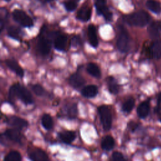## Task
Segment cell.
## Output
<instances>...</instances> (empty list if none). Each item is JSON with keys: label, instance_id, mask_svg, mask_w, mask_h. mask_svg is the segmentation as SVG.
<instances>
[{"label": "cell", "instance_id": "14", "mask_svg": "<svg viewBox=\"0 0 161 161\" xmlns=\"http://www.w3.org/2000/svg\"><path fill=\"white\" fill-rule=\"evenodd\" d=\"M87 36L90 45L94 48H97L98 46V40L97 36L96 28L92 24H91L88 26Z\"/></svg>", "mask_w": 161, "mask_h": 161}, {"label": "cell", "instance_id": "16", "mask_svg": "<svg viewBox=\"0 0 161 161\" xmlns=\"http://www.w3.org/2000/svg\"><path fill=\"white\" fill-rule=\"evenodd\" d=\"M5 64L6 66L11 69L12 71H13L16 75L18 76L23 77L24 75V71L23 69L21 68V67L18 64V63L12 59H7L5 61Z\"/></svg>", "mask_w": 161, "mask_h": 161}, {"label": "cell", "instance_id": "9", "mask_svg": "<svg viewBox=\"0 0 161 161\" xmlns=\"http://www.w3.org/2000/svg\"><path fill=\"white\" fill-rule=\"evenodd\" d=\"M28 158L34 161H44L48 160V157L45 152L38 148L31 149L28 152Z\"/></svg>", "mask_w": 161, "mask_h": 161}, {"label": "cell", "instance_id": "11", "mask_svg": "<svg viewBox=\"0 0 161 161\" xmlns=\"http://www.w3.org/2000/svg\"><path fill=\"white\" fill-rule=\"evenodd\" d=\"M4 137L7 138L8 140L13 141L16 143H20L22 140V135L21 133L20 130L17 128H10L7 129L3 133Z\"/></svg>", "mask_w": 161, "mask_h": 161}, {"label": "cell", "instance_id": "22", "mask_svg": "<svg viewBox=\"0 0 161 161\" xmlns=\"http://www.w3.org/2000/svg\"><path fill=\"white\" fill-rule=\"evenodd\" d=\"M8 35L11 38H13L16 40H20L22 38V31L21 29L15 26H11L8 27L7 30Z\"/></svg>", "mask_w": 161, "mask_h": 161}, {"label": "cell", "instance_id": "7", "mask_svg": "<svg viewBox=\"0 0 161 161\" xmlns=\"http://www.w3.org/2000/svg\"><path fill=\"white\" fill-rule=\"evenodd\" d=\"M36 49L41 55H48L51 49V40L47 37L41 36L38 40Z\"/></svg>", "mask_w": 161, "mask_h": 161}, {"label": "cell", "instance_id": "27", "mask_svg": "<svg viewBox=\"0 0 161 161\" xmlns=\"http://www.w3.org/2000/svg\"><path fill=\"white\" fill-rule=\"evenodd\" d=\"M41 123L43 127L47 130L52 129V128L53 127V119L51 116L48 114H44L42 116L41 119Z\"/></svg>", "mask_w": 161, "mask_h": 161}, {"label": "cell", "instance_id": "13", "mask_svg": "<svg viewBox=\"0 0 161 161\" xmlns=\"http://www.w3.org/2000/svg\"><path fill=\"white\" fill-rule=\"evenodd\" d=\"M148 32L150 37L157 39L161 35V21H153L148 28Z\"/></svg>", "mask_w": 161, "mask_h": 161}, {"label": "cell", "instance_id": "36", "mask_svg": "<svg viewBox=\"0 0 161 161\" xmlns=\"http://www.w3.org/2000/svg\"><path fill=\"white\" fill-rule=\"evenodd\" d=\"M161 104V92L158 94V106L160 105Z\"/></svg>", "mask_w": 161, "mask_h": 161}, {"label": "cell", "instance_id": "10", "mask_svg": "<svg viewBox=\"0 0 161 161\" xmlns=\"http://www.w3.org/2000/svg\"><path fill=\"white\" fill-rule=\"evenodd\" d=\"M67 38L64 34L59 32H55L53 45L54 48L58 51H64L65 49Z\"/></svg>", "mask_w": 161, "mask_h": 161}, {"label": "cell", "instance_id": "1", "mask_svg": "<svg viewBox=\"0 0 161 161\" xmlns=\"http://www.w3.org/2000/svg\"><path fill=\"white\" fill-rule=\"evenodd\" d=\"M8 97L10 101L19 99L25 104H31L34 102L33 96L28 89L19 83L14 84L9 88Z\"/></svg>", "mask_w": 161, "mask_h": 161}, {"label": "cell", "instance_id": "20", "mask_svg": "<svg viewBox=\"0 0 161 161\" xmlns=\"http://www.w3.org/2000/svg\"><path fill=\"white\" fill-rule=\"evenodd\" d=\"M108 90L110 93L113 94H116L119 92V86L118 84L115 79L112 76H109L106 79Z\"/></svg>", "mask_w": 161, "mask_h": 161}, {"label": "cell", "instance_id": "12", "mask_svg": "<svg viewBox=\"0 0 161 161\" xmlns=\"http://www.w3.org/2000/svg\"><path fill=\"white\" fill-rule=\"evenodd\" d=\"M92 15V8L89 6H83L77 13L76 18L81 21H88Z\"/></svg>", "mask_w": 161, "mask_h": 161}, {"label": "cell", "instance_id": "35", "mask_svg": "<svg viewBox=\"0 0 161 161\" xmlns=\"http://www.w3.org/2000/svg\"><path fill=\"white\" fill-rule=\"evenodd\" d=\"M128 127L131 131H135L138 127V125L133 121H130L128 125Z\"/></svg>", "mask_w": 161, "mask_h": 161}, {"label": "cell", "instance_id": "32", "mask_svg": "<svg viewBox=\"0 0 161 161\" xmlns=\"http://www.w3.org/2000/svg\"><path fill=\"white\" fill-rule=\"evenodd\" d=\"M31 89L33 92L38 96H42L45 94V90L40 84H34L31 86Z\"/></svg>", "mask_w": 161, "mask_h": 161}, {"label": "cell", "instance_id": "19", "mask_svg": "<svg viewBox=\"0 0 161 161\" xmlns=\"http://www.w3.org/2000/svg\"><path fill=\"white\" fill-rule=\"evenodd\" d=\"M150 53L152 57L159 59L161 57V42L155 40L150 48Z\"/></svg>", "mask_w": 161, "mask_h": 161}, {"label": "cell", "instance_id": "28", "mask_svg": "<svg viewBox=\"0 0 161 161\" xmlns=\"http://www.w3.org/2000/svg\"><path fill=\"white\" fill-rule=\"evenodd\" d=\"M21 160V155L18 152L13 150L10 152L4 158V161H20Z\"/></svg>", "mask_w": 161, "mask_h": 161}, {"label": "cell", "instance_id": "38", "mask_svg": "<svg viewBox=\"0 0 161 161\" xmlns=\"http://www.w3.org/2000/svg\"><path fill=\"white\" fill-rule=\"evenodd\" d=\"M4 1H6V2H9L10 1H11V0H4Z\"/></svg>", "mask_w": 161, "mask_h": 161}, {"label": "cell", "instance_id": "37", "mask_svg": "<svg viewBox=\"0 0 161 161\" xmlns=\"http://www.w3.org/2000/svg\"><path fill=\"white\" fill-rule=\"evenodd\" d=\"M45 1H47V2H51V1H54V0H45Z\"/></svg>", "mask_w": 161, "mask_h": 161}, {"label": "cell", "instance_id": "4", "mask_svg": "<svg viewBox=\"0 0 161 161\" xmlns=\"http://www.w3.org/2000/svg\"><path fill=\"white\" fill-rule=\"evenodd\" d=\"M100 121L105 131L111 129L112 125V116L109 108L106 105L100 106L97 109Z\"/></svg>", "mask_w": 161, "mask_h": 161}, {"label": "cell", "instance_id": "24", "mask_svg": "<svg viewBox=\"0 0 161 161\" xmlns=\"http://www.w3.org/2000/svg\"><path fill=\"white\" fill-rule=\"evenodd\" d=\"M87 72L92 77L96 78H99L101 77V72L100 69L97 65V64L94 63H89L86 67Z\"/></svg>", "mask_w": 161, "mask_h": 161}, {"label": "cell", "instance_id": "17", "mask_svg": "<svg viewBox=\"0 0 161 161\" xmlns=\"http://www.w3.org/2000/svg\"><path fill=\"white\" fill-rule=\"evenodd\" d=\"M60 140L66 143L70 144L76 138V134L73 131H64L58 134Z\"/></svg>", "mask_w": 161, "mask_h": 161}, {"label": "cell", "instance_id": "18", "mask_svg": "<svg viewBox=\"0 0 161 161\" xmlns=\"http://www.w3.org/2000/svg\"><path fill=\"white\" fill-rule=\"evenodd\" d=\"M98 93V89L96 85H87L84 87L82 91L81 94L84 97L87 98H91L96 96Z\"/></svg>", "mask_w": 161, "mask_h": 161}, {"label": "cell", "instance_id": "25", "mask_svg": "<svg viewBox=\"0 0 161 161\" xmlns=\"http://www.w3.org/2000/svg\"><path fill=\"white\" fill-rule=\"evenodd\" d=\"M114 143H114V138L111 136L108 135V136H106L103 139L101 143V146L103 150L108 151L111 150L114 147Z\"/></svg>", "mask_w": 161, "mask_h": 161}, {"label": "cell", "instance_id": "31", "mask_svg": "<svg viewBox=\"0 0 161 161\" xmlns=\"http://www.w3.org/2000/svg\"><path fill=\"white\" fill-rule=\"evenodd\" d=\"M8 19V12L4 8L1 9V23H0V26H1V31H2L4 29V27Z\"/></svg>", "mask_w": 161, "mask_h": 161}, {"label": "cell", "instance_id": "21", "mask_svg": "<svg viewBox=\"0 0 161 161\" xmlns=\"http://www.w3.org/2000/svg\"><path fill=\"white\" fill-rule=\"evenodd\" d=\"M149 111H150L149 101H146L140 103L138 106L137 114L139 118H145L148 116L149 113Z\"/></svg>", "mask_w": 161, "mask_h": 161}, {"label": "cell", "instance_id": "2", "mask_svg": "<svg viewBox=\"0 0 161 161\" xmlns=\"http://www.w3.org/2000/svg\"><path fill=\"white\" fill-rule=\"evenodd\" d=\"M150 16L145 11L140 10L130 14L124 16V21L130 26L143 27L150 21Z\"/></svg>", "mask_w": 161, "mask_h": 161}, {"label": "cell", "instance_id": "29", "mask_svg": "<svg viewBox=\"0 0 161 161\" xmlns=\"http://www.w3.org/2000/svg\"><path fill=\"white\" fill-rule=\"evenodd\" d=\"M135 99L133 97H130L128 99L122 106V110L125 113H130L133 109L135 106Z\"/></svg>", "mask_w": 161, "mask_h": 161}, {"label": "cell", "instance_id": "33", "mask_svg": "<svg viewBox=\"0 0 161 161\" xmlns=\"http://www.w3.org/2000/svg\"><path fill=\"white\" fill-rule=\"evenodd\" d=\"M112 160H124L125 158L123 155L119 152H114L112 154Z\"/></svg>", "mask_w": 161, "mask_h": 161}, {"label": "cell", "instance_id": "8", "mask_svg": "<svg viewBox=\"0 0 161 161\" xmlns=\"http://www.w3.org/2000/svg\"><path fill=\"white\" fill-rule=\"evenodd\" d=\"M6 122L10 126L20 130L24 128H26L28 125V123L26 120L16 116H10L9 118H7Z\"/></svg>", "mask_w": 161, "mask_h": 161}, {"label": "cell", "instance_id": "5", "mask_svg": "<svg viewBox=\"0 0 161 161\" xmlns=\"http://www.w3.org/2000/svg\"><path fill=\"white\" fill-rule=\"evenodd\" d=\"M13 19L23 27L30 28L34 25L33 19L24 11L16 9L12 13Z\"/></svg>", "mask_w": 161, "mask_h": 161}, {"label": "cell", "instance_id": "3", "mask_svg": "<svg viewBox=\"0 0 161 161\" xmlns=\"http://www.w3.org/2000/svg\"><path fill=\"white\" fill-rule=\"evenodd\" d=\"M116 46L123 53L127 52L130 49V35L127 30L121 25L118 26V37Z\"/></svg>", "mask_w": 161, "mask_h": 161}, {"label": "cell", "instance_id": "26", "mask_svg": "<svg viewBox=\"0 0 161 161\" xmlns=\"http://www.w3.org/2000/svg\"><path fill=\"white\" fill-rule=\"evenodd\" d=\"M146 6L150 11L154 13L158 14L161 12V5L159 2L155 0H147Z\"/></svg>", "mask_w": 161, "mask_h": 161}, {"label": "cell", "instance_id": "34", "mask_svg": "<svg viewBox=\"0 0 161 161\" xmlns=\"http://www.w3.org/2000/svg\"><path fill=\"white\" fill-rule=\"evenodd\" d=\"M80 40H80V38L79 36H74L72 38V40H71V45H72V46H73V47L78 46L81 43Z\"/></svg>", "mask_w": 161, "mask_h": 161}, {"label": "cell", "instance_id": "15", "mask_svg": "<svg viewBox=\"0 0 161 161\" xmlns=\"http://www.w3.org/2000/svg\"><path fill=\"white\" fill-rule=\"evenodd\" d=\"M69 84L75 89H78L86 83L84 78L78 73L72 74L69 78Z\"/></svg>", "mask_w": 161, "mask_h": 161}, {"label": "cell", "instance_id": "23", "mask_svg": "<svg viewBox=\"0 0 161 161\" xmlns=\"http://www.w3.org/2000/svg\"><path fill=\"white\" fill-rule=\"evenodd\" d=\"M65 113L66 116L69 119H75L77 117L78 113L77 104L75 103H72L67 105L65 108Z\"/></svg>", "mask_w": 161, "mask_h": 161}, {"label": "cell", "instance_id": "6", "mask_svg": "<svg viewBox=\"0 0 161 161\" xmlns=\"http://www.w3.org/2000/svg\"><path fill=\"white\" fill-rule=\"evenodd\" d=\"M94 6L97 13L101 15L106 21L113 20V13L107 6L106 0H96Z\"/></svg>", "mask_w": 161, "mask_h": 161}, {"label": "cell", "instance_id": "30", "mask_svg": "<svg viewBox=\"0 0 161 161\" xmlns=\"http://www.w3.org/2000/svg\"><path fill=\"white\" fill-rule=\"evenodd\" d=\"M64 6L65 9L71 12L74 11L77 6V0H67L64 2Z\"/></svg>", "mask_w": 161, "mask_h": 161}]
</instances>
